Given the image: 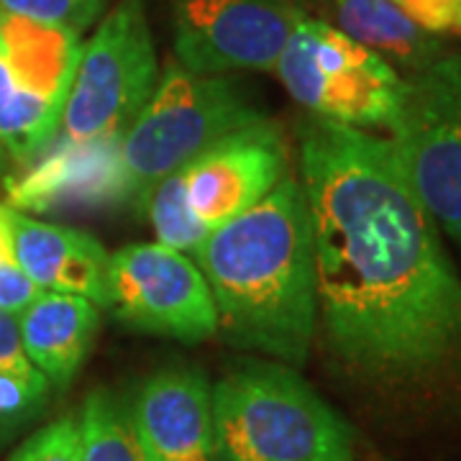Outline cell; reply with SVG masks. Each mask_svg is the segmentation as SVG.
Returning <instances> with one entry per match:
<instances>
[{
    "label": "cell",
    "mask_w": 461,
    "mask_h": 461,
    "mask_svg": "<svg viewBox=\"0 0 461 461\" xmlns=\"http://www.w3.org/2000/svg\"><path fill=\"white\" fill-rule=\"evenodd\" d=\"M51 384L33 364L0 366V444L33 423L50 402Z\"/></svg>",
    "instance_id": "cell-19"
},
{
    "label": "cell",
    "mask_w": 461,
    "mask_h": 461,
    "mask_svg": "<svg viewBox=\"0 0 461 461\" xmlns=\"http://www.w3.org/2000/svg\"><path fill=\"white\" fill-rule=\"evenodd\" d=\"M264 118L269 115L262 103L241 80L230 75H198L175 59L167 62L151 98L121 136V159L131 198L139 200L200 151Z\"/></svg>",
    "instance_id": "cell-5"
},
{
    "label": "cell",
    "mask_w": 461,
    "mask_h": 461,
    "mask_svg": "<svg viewBox=\"0 0 461 461\" xmlns=\"http://www.w3.org/2000/svg\"><path fill=\"white\" fill-rule=\"evenodd\" d=\"M29 357L21 344L18 318L0 311V366H29Z\"/></svg>",
    "instance_id": "cell-24"
},
{
    "label": "cell",
    "mask_w": 461,
    "mask_h": 461,
    "mask_svg": "<svg viewBox=\"0 0 461 461\" xmlns=\"http://www.w3.org/2000/svg\"><path fill=\"white\" fill-rule=\"evenodd\" d=\"M397 8L436 36L461 33V0H393Z\"/></svg>",
    "instance_id": "cell-22"
},
{
    "label": "cell",
    "mask_w": 461,
    "mask_h": 461,
    "mask_svg": "<svg viewBox=\"0 0 461 461\" xmlns=\"http://www.w3.org/2000/svg\"><path fill=\"white\" fill-rule=\"evenodd\" d=\"M321 21L379 54L402 77L433 65L451 50L444 36L420 29L393 0H311Z\"/></svg>",
    "instance_id": "cell-15"
},
{
    "label": "cell",
    "mask_w": 461,
    "mask_h": 461,
    "mask_svg": "<svg viewBox=\"0 0 461 461\" xmlns=\"http://www.w3.org/2000/svg\"><path fill=\"white\" fill-rule=\"evenodd\" d=\"M103 308L126 329L182 344L218 336L213 295L200 267L159 241L129 244L108 257Z\"/></svg>",
    "instance_id": "cell-9"
},
{
    "label": "cell",
    "mask_w": 461,
    "mask_h": 461,
    "mask_svg": "<svg viewBox=\"0 0 461 461\" xmlns=\"http://www.w3.org/2000/svg\"><path fill=\"white\" fill-rule=\"evenodd\" d=\"M384 136L412 193L461 251V51L448 50L405 77L400 111Z\"/></svg>",
    "instance_id": "cell-8"
},
{
    "label": "cell",
    "mask_w": 461,
    "mask_h": 461,
    "mask_svg": "<svg viewBox=\"0 0 461 461\" xmlns=\"http://www.w3.org/2000/svg\"><path fill=\"white\" fill-rule=\"evenodd\" d=\"M275 75L313 118L362 131H390L405 95L395 67L308 14L290 33Z\"/></svg>",
    "instance_id": "cell-6"
},
{
    "label": "cell",
    "mask_w": 461,
    "mask_h": 461,
    "mask_svg": "<svg viewBox=\"0 0 461 461\" xmlns=\"http://www.w3.org/2000/svg\"><path fill=\"white\" fill-rule=\"evenodd\" d=\"M83 461H149L129 408L108 390H93L75 415Z\"/></svg>",
    "instance_id": "cell-18"
},
{
    "label": "cell",
    "mask_w": 461,
    "mask_h": 461,
    "mask_svg": "<svg viewBox=\"0 0 461 461\" xmlns=\"http://www.w3.org/2000/svg\"><path fill=\"white\" fill-rule=\"evenodd\" d=\"M193 257L226 344L290 366L305 364L318 333V290L308 200L297 175H285L257 205L215 229Z\"/></svg>",
    "instance_id": "cell-2"
},
{
    "label": "cell",
    "mask_w": 461,
    "mask_h": 461,
    "mask_svg": "<svg viewBox=\"0 0 461 461\" xmlns=\"http://www.w3.org/2000/svg\"><path fill=\"white\" fill-rule=\"evenodd\" d=\"M11 167H16V165H14V162L8 159V154H5V151L0 149V175H3V177H8Z\"/></svg>",
    "instance_id": "cell-26"
},
{
    "label": "cell",
    "mask_w": 461,
    "mask_h": 461,
    "mask_svg": "<svg viewBox=\"0 0 461 461\" xmlns=\"http://www.w3.org/2000/svg\"><path fill=\"white\" fill-rule=\"evenodd\" d=\"M5 461H83L75 415H62L32 433Z\"/></svg>",
    "instance_id": "cell-21"
},
{
    "label": "cell",
    "mask_w": 461,
    "mask_h": 461,
    "mask_svg": "<svg viewBox=\"0 0 461 461\" xmlns=\"http://www.w3.org/2000/svg\"><path fill=\"white\" fill-rule=\"evenodd\" d=\"M159 83V59L144 0H118L83 44L59 133L121 141Z\"/></svg>",
    "instance_id": "cell-7"
},
{
    "label": "cell",
    "mask_w": 461,
    "mask_h": 461,
    "mask_svg": "<svg viewBox=\"0 0 461 461\" xmlns=\"http://www.w3.org/2000/svg\"><path fill=\"white\" fill-rule=\"evenodd\" d=\"M285 175H290L287 139L272 118H264L200 151L139 203L159 244L193 254L215 229L257 205Z\"/></svg>",
    "instance_id": "cell-4"
},
{
    "label": "cell",
    "mask_w": 461,
    "mask_h": 461,
    "mask_svg": "<svg viewBox=\"0 0 461 461\" xmlns=\"http://www.w3.org/2000/svg\"><path fill=\"white\" fill-rule=\"evenodd\" d=\"M218 461H354V433L290 364L249 362L213 384Z\"/></svg>",
    "instance_id": "cell-3"
},
{
    "label": "cell",
    "mask_w": 461,
    "mask_h": 461,
    "mask_svg": "<svg viewBox=\"0 0 461 461\" xmlns=\"http://www.w3.org/2000/svg\"><path fill=\"white\" fill-rule=\"evenodd\" d=\"M14 254L41 290L80 295L103 308L108 251L95 236L11 208Z\"/></svg>",
    "instance_id": "cell-13"
},
{
    "label": "cell",
    "mask_w": 461,
    "mask_h": 461,
    "mask_svg": "<svg viewBox=\"0 0 461 461\" xmlns=\"http://www.w3.org/2000/svg\"><path fill=\"white\" fill-rule=\"evenodd\" d=\"M175 62L198 75L275 72L305 11L295 0H172Z\"/></svg>",
    "instance_id": "cell-10"
},
{
    "label": "cell",
    "mask_w": 461,
    "mask_h": 461,
    "mask_svg": "<svg viewBox=\"0 0 461 461\" xmlns=\"http://www.w3.org/2000/svg\"><path fill=\"white\" fill-rule=\"evenodd\" d=\"M297 167L330 357L390 390L459 382L461 277L390 139L311 115Z\"/></svg>",
    "instance_id": "cell-1"
},
{
    "label": "cell",
    "mask_w": 461,
    "mask_h": 461,
    "mask_svg": "<svg viewBox=\"0 0 461 461\" xmlns=\"http://www.w3.org/2000/svg\"><path fill=\"white\" fill-rule=\"evenodd\" d=\"M39 295L41 287L26 275L16 257H0V311L18 318Z\"/></svg>",
    "instance_id": "cell-23"
},
{
    "label": "cell",
    "mask_w": 461,
    "mask_h": 461,
    "mask_svg": "<svg viewBox=\"0 0 461 461\" xmlns=\"http://www.w3.org/2000/svg\"><path fill=\"white\" fill-rule=\"evenodd\" d=\"M80 33L0 11V57L23 90L65 111L80 62Z\"/></svg>",
    "instance_id": "cell-16"
},
{
    "label": "cell",
    "mask_w": 461,
    "mask_h": 461,
    "mask_svg": "<svg viewBox=\"0 0 461 461\" xmlns=\"http://www.w3.org/2000/svg\"><path fill=\"white\" fill-rule=\"evenodd\" d=\"M108 3L111 0H0V11L83 33L103 16Z\"/></svg>",
    "instance_id": "cell-20"
},
{
    "label": "cell",
    "mask_w": 461,
    "mask_h": 461,
    "mask_svg": "<svg viewBox=\"0 0 461 461\" xmlns=\"http://www.w3.org/2000/svg\"><path fill=\"white\" fill-rule=\"evenodd\" d=\"M100 329L95 303L80 295L50 293L18 315L21 344L29 362L50 379L51 390H65L80 372Z\"/></svg>",
    "instance_id": "cell-14"
},
{
    "label": "cell",
    "mask_w": 461,
    "mask_h": 461,
    "mask_svg": "<svg viewBox=\"0 0 461 461\" xmlns=\"http://www.w3.org/2000/svg\"><path fill=\"white\" fill-rule=\"evenodd\" d=\"M62 108L11 77L0 57V149L16 167L32 165L59 133Z\"/></svg>",
    "instance_id": "cell-17"
},
{
    "label": "cell",
    "mask_w": 461,
    "mask_h": 461,
    "mask_svg": "<svg viewBox=\"0 0 461 461\" xmlns=\"http://www.w3.org/2000/svg\"><path fill=\"white\" fill-rule=\"evenodd\" d=\"M0 257H16L14 254V226H11V205L0 203Z\"/></svg>",
    "instance_id": "cell-25"
},
{
    "label": "cell",
    "mask_w": 461,
    "mask_h": 461,
    "mask_svg": "<svg viewBox=\"0 0 461 461\" xmlns=\"http://www.w3.org/2000/svg\"><path fill=\"white\" fill-rule=\"evenodd\" d=\"M18 213H85L131 198L121 141L54 139L18 177H5Z\"/></svg>",
    "instance_id": "cell-11"
},
{
    "label": "cell",
    "mask_w": 461,
    "mask_h": 461,
    "mask_svg": "<svg viewBox=\"0 0 461 461\" xmlns=\"http://www.w3.org/2000/svg\"><path fill=\"white\" fill-rule=\"evenodd\" d=\"M126 408L149 461H218L213 387L200 369L154 372Z\"/></svg>",
    "instance_id": "cell-12"
}]
</instances>
